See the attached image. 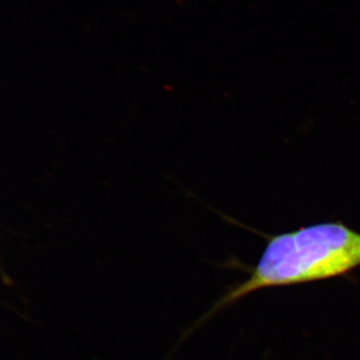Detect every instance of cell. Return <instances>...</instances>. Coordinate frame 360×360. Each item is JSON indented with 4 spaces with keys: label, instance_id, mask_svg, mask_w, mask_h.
Returning <instances> with one entry per match:
<instances>
[{
    "label": "cell",
    "instance_id": "6da1fadb",
    "mask_svg": "<svg viewBox=\"0 0 360 360\" xmlns=\"http://www.w3.org/2000/svg\"><path fill=\"white\" fill-rule=\"evenodd\" d=\"M267 240L248 278L227 290L198 324L255 291L324 281L360 266V233L340 221L310 225Z\"/></svg>",
    "mask_w": 360,
    "mask_h": 360
}]
</instances>
